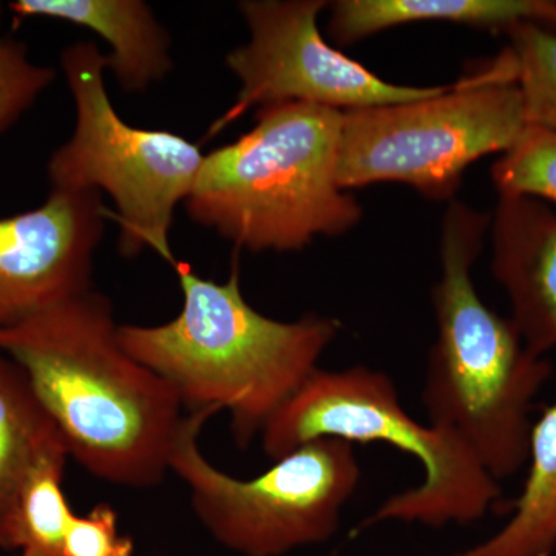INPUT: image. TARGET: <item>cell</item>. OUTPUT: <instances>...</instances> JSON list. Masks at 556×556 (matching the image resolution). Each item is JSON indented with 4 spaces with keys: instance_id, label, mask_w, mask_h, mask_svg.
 <instances>
[{
    "instance_id": "obj_1",
    "label": "cell",
    "mask_w": 556,
    "mask_h": 556,
    "mask_svg": "<svg viewBox=\"0 0 556 556\" xmlns=\"http://www.w3.org/2000/svg\"><path fill=\"white\" fill-rule=\"evenodd\" d=\"M0 351L24 369L68 456L91 477L152 489L170 473L185 407L127 353L108 295L91 288L0 329Z\"/></svg>"
},
{
    "instance_id": "obj_2",
    "label": "cell",
    "mask_w": 556,
    "mask_h": 556,
    "mask_svg": "<svg viewBox=\"0 0 556 556\" xmlns=\"http://www.w3.org/2000/svg\"><path fill=\"white\" fill-rule=\"evenodd\" d=\"M172 268L182 291L178 316L156 327L119 325L121 343L174 388L186 412H228L233 441L248 448L316 371L342 325L258 313L241 292L237 263L225 283L182 262Z\"/></svg>"
},
{
    "instance_id": "obj_3",
    "label": "cell",
    "mask_w": 556,
    "mask_h": 556,
    "mask_svg": "<svg viewBox=\"0 0 556 556\" xmlns=\"http://www.w3.org/2000/svg\"><path fill=\"white\" fill-rule=\"evenodd\" d=\"M492 215L450 201L441 230V276L431 289L437 342L422 388L428 424L466 442L496 481L527 464L532 404L552 364L526 346L510 318L479 298L473 266Z\"/></svg>"
},
{
    "instance_id": "obj_4",
    "label": "cell",
    "mask_w": 556,
    "mask_h": 556,
    "mask_svg": "<svg viewBox=\"0 0 556 556\" xmlns=\"http://www.w3.org/2000/svg\"><path fill=\"white\" fill-rule=\"evenodd\" d=\"M248 134L204 155L189 217L249 252H289L356 228L361 203L338 182L343 113L281 102Z\"/></svg>"
},
{
    "instance_id": "obj_5",
    "label": "cell",
    "mask_w": 556,
    "mask_h": 556,
    "mask_svg": "<svg viewBox=\"0 0 556 556\" xmlns=\"http://www.w3.org/2000/svg\"><path fill=\"white\" fill-rule=\"evenodd\" d=\"M262 447L270 460L321 438L350 444H388L415 457L424 468L419 484L387 497L354 529V535L382 522L428 527L471 525L496 506V481L463 439L405 412L396 383L379 369L356 365L317 368L268 426Z\"/></svg>"
},
{
    "instance_id": "obj_6",
    "label": "cell",
    "mask_w": 556,
    "mask_h": 556,
    "mask_svg": "<svg viewBox=\"0 0 556 556\" xmlns=\"http://www.w3.org/2000/svg\"><path fill=\"white\" fill-rule=\"evenodd\" d=\"M526 127L507 49L431 97L343 113L338 182L343 190L401 182L450 203L464 172L482 156L507 152Z\"/></svg>"
},
{
    "instance_id": "obj_7",
    "label": "cell",
    "mask_w": 556,
    "mask_h": 556,
    "mask_svg": "<svg viewBox=\"0 0 556 556\" xmlns=\"http://www.w3.org/2000/svg\"><path fill=\"white\" fill-rule=\"evenodd\" d=\"M61 67L76 108L72 138L47 164L51 189L94 190L112 197L123 257L152 249L172 266L175 211L199 177V146L166 130L138 129L121 118L105 89L108 56L94 42L62 51Z\"/></svg>"
},
{
    "instance_id": "obj_8",
    "label": "cell",
    "mask_w": 556,
    "mask_h": 556,
    "mask_svg": "<svg viewBox=\"0 0 556 556\" xmlns=\"http://www.w3.org/2000/svg\"><path fill=\"white\" fill-rule=\"evenodd\" d=\"M215 412L188 413L170 456V473L189 489L190 507L208 535L241 556H285L338 533L362 468L354 445L321 438L273 460L254 478L230 477L200 448Z\"/></svg>"
},
{
    "instance_id": "obj_9",
    "label": "cell",
    "mask_w": 556,
    "mask_h": 556,
    "mask_svg": "<svg viewBox=\"0 0 556 556\" xmlns=\"http://www.w3.org/2000/svg\"><path fill=\"white\" fill-rule=\"evenodd\" d=\"M328 3L324 0L239 3L251 39L230 51L226 64L240 80V93L232 108L212 127V134L251 108L305 102L345 113L422 100L441 91L442 87L388 83L334 49L317 25Z\"/></svg>"
},
{
    "instance_id": "obj_10",
    "label": "cell",
    "mask_w": 556,
    "mask_h": 556,
    "mask_svg": "<svg viewBox=\"0 0 556 556\" xmlns=\"http://www.w3.org/2000/svg\"><path fill=\"white\" fill-rule=\"evenodd\" d=\"M109 214L100 192L51 189L39 207L0 218V329L93 288Z\"/></svg>"
},
{
    "instance_id": "obj_11",
    "label": "cell",
    "mask_w": 556,
    "mask_h": 556,
    "mask_svg": "<svg viewBox=\"0 0 556 556\" xmlns=\"http://www.w3.org/2000/svg\"><path fill=\"white\" fill-rule=\"evenodd\" d=\"M490 237V268L510 300V320L546 357L556 346V212L533 197L500 195Z\"/></svg>"
},
{
    "instance_id": "obj_12",
    "label": "cell",
    "mask_w": 556,
    "mask_h": 556,
    "mask_svg": "<svg viewBox=\"0 0 556 556\" xmlns=\"http://www.w3.org/2000/svg\"><path fill=\"white\" fill-rule=\"evenodd\" d=\"M9 7L22 20L64 21L100 35L112 47L108 70L127 93H144L174 67L169 35L141 0H16Z\"/></svg>"
},
{
    "instance_id": "obj_13",
    "label": "cell",
    "mask_w": 556,
    "mask_h": 556,
    "mask_svg": "<svg viewBox=\"0 0 556 556\" xmlns=\"http://www.w3.org/2000/svg\"><path fill=\"white\" fill-rule=\"evenodd\" d=\"M328 10L329 38L342 47L416 22L504 31L533 22L556 30V0H338Z\"/></svg>"
},
{
    "instance_id": "obj_14",
    "label": "cell",
    "mask_w": 556,
    "mask_h": 556,
    "mask_svg": "<svg viewBox=\"0 0 556 556\" xmlns=\"http://www.w3.org/2000/svg\"><path fill=\"white\" fill-rule=\"evenodd\" d=\"M67 450L24 369L0 351V548L11 552L17 500L31 471Z\"/></svg>"
},
{
    "instance_id": "obj_15",
    "label": "cell",
    "mask_w": 556,
    "mask_h": 556,
    "mask_svg": "<svg viewBox=\"0 0 556 556\" xmlns=\"http://www.w3.org/2000/svg\"><path fill=\"white\" fill-rule=\"evenodd\" d=\"M525 486L500 532L452 556H552L556 551V402L532 424Z\"/></svg>"
},
{
    "instance_id": "obj_16",
    "label": "cell",
    "mask_w": 556,
    "mask_h": 556,
    "mask_svg": "<svg viewBox=\"0 0 556 556\" xmlns=\"http://www.w3.org/2000/svg\"><path fill=\"white\" fill-rule=\"evenodd\" d=\"M68 457L67 450L43 457L22 489L11 527V551L21 556H61L75 515L62 485Z\"/></svg>"
},
{
    "instance_id": "obj_17",
    "label": "cell",
    "mask_w": 556,
    "mask_h": 556,
    "mask_svg": "<svg viewBox=\"0 0 556 556\" xmlns=\"http://www.w3.org/2000/svg\"><path fill=\"white\" fill-rule=\"evenodd\" d=\"M527 126L556 134V31L522 22L507 31Z\"/></svg>"
},
{
    "instance_id": "obj_18",
    "label": "cell",
    "mask_w": 556,
    "mask_h": 556,
    "mask_svg": "<svg viewBox=\"0 0 556 556\" xmlns=\"http://www.w3.org/2000/svg\"><path fill=\"white\" fill-rule=\"evenodd\" d=\"M497 195H526L556 204V134L527 126L492 167Z\"/></svg>"
},
{
    "instance_id": "obj_19",
    "label": "cell",
    "mask_w": 556,
    "mask_h": 556,
    "mask_svg": "<svg viewBox=\"0 0 556 556\" xmlns=\"http://www.w3.org/2000/svg\"><path fill=\"white\" fill-rule=\"evenodd\" d=\"M2 13L0 3V25ZM54 78L53 68L30 61L25 43L0 35V135L33 108Z\"/></svg>"
},
{
    "instance_id": "obj_20",
    "label": "cell",
    "mask_w": 556,
    "mask_h": 556,
    "mask_svg": "<svg viewBox=\"0 0 556 556\" xmlns=\"http://www.w3.org/2000/svg\"><path fill=\"white\" fill-rule=\"evenodd\" d=\"M61 556H135V543L119 532L115 508L100 503L70 519Z\"/></svg>"
},
{
    "instance_id": "obj_21",
    "label": "cell",
    "mask_w": 556,
    "mask_h": 556,
    "mask_svg": "<svg viewBox=\"0 0 556 556\" xmlns=\"http://www.w3.org/2000/svg\"><path fill=\"white\" fill-rule=\"evenodd\" d=\"M21 556V555H20Z\"/></svg>"
}]
</instances>
